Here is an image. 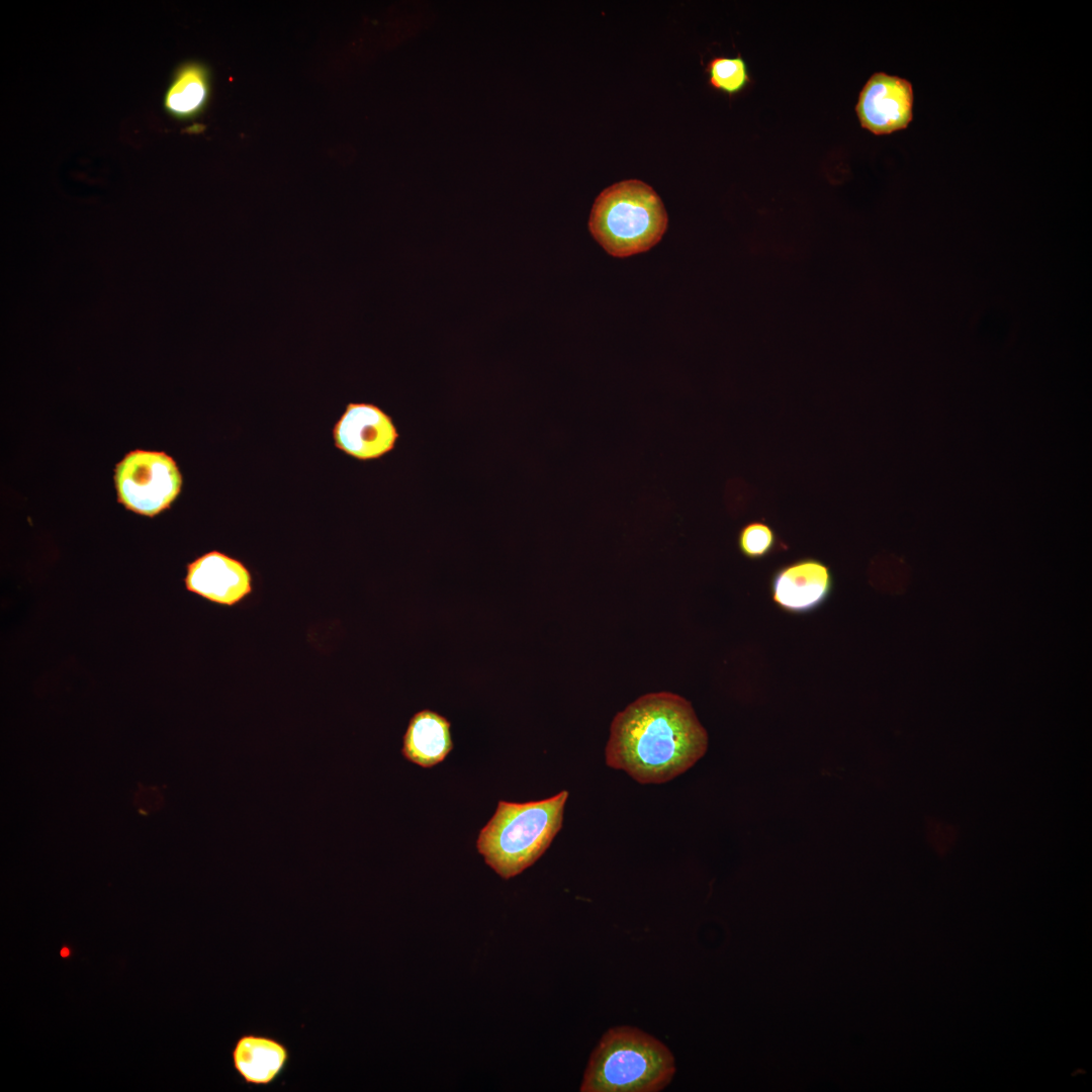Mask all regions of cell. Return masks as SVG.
<instances>
[{"instance_id":"cell-1","label":"cell","mask_w":1092,"mask_h":1092,"mask_svg":"<svg viewBox=\"0 0 1092 1092\" xmlns=\"http://www.w3.org/2000/svg\"><path fill=\"white\" fill-rule=\"evenodd\" d=\"M708 734L691 703L669 693L646 694L613 719L608 766L640 784H662L691 768L707 751Z\"/></svg>"},{"instance_id":"cell-2","label":"cell","mask_w":1092,"mask_h":1092,"mask_svg":"<svg viewBox=\"0 0 1092 1092\" xmlns=\"http://www.w3.org/2000/svg\"><path fill=\"white\" fill-rule=\"evenodd\" d=\"M567 798L564 790L539 801H499L476 840L486 864L511 879L537 861L562 827Z\"/></svg>"},{"instance_id":"cell-3","label":"cell","mask_w":1092,"mask_h":1092,"mask_svg":"<svg viewBox=\"0 0 1092 1092\" xmlns=\"http://www.w3.org/2000/svg\"><path fill=\"white\" fill-rule=\"evenodd\" d=\"M675 1070L672 1053L658 1038L634 1026H614L590 1054L579 1091L658 1092Z\"/></svg>"},{"instance_id":"cell-4","label":"cell","mask_w":1092,"mask_h":1092,"mask_svg":"<svg viewBox=\"0 0 1092 1092\" xmlns=\"http://www.w3.org/2000/svg\"><path fill=\"white\" fill-rule=\"evenodd\" d=\"M668 216L656 191L637 179L612 184L596 198L588 230L611 256L626 258L654 247L667 230Z\"/></svg>"},{"instance_id":"cell-5","label":"cell","mask_w":1092,"mask_h":1092,"mask_svg":"<svg viewBox=\"0 0 1092 1092\" xmlns=\"http://www.w3.org/2000/svg\"><path fill=\"white\" fill-rule=\"evenodd\" d=\"M117 498L127 510L154 517L178 496L182 476L175 460L164 452L134 450L116 465Z\"/></svg>"},{"instance_id":"cell-6","label":"cell","mask_w":1092,"mask_h":1092,"mask_svg":"<svg viewBox=\"0 0 1092 1092\" xmlns=\"http://www.w3.org/2000/svg\"><path fill=\"white\" fill-rule=\"evenodd\" d=\"M335 445L361 460H375L392 451L399 437L392 418L367 402H350L333 431Z\"/></svg>"},{"instance_id":"cell-7","label":"cell","mask_w":1092,"mask_h":1092,"mask_svg":"<svg viewBox=\"0 0 1092 1092\" xmlns=\"http://www.w3.org/2000/svg\"><path fill=\"white\" fill-rule=\"evenodd\" d=\"M913 88L901 77L873 74L858 94L855 112L861 127L874 134L904 129L913 117Z\"/></svg>"},{"instance_id":"cell-8","label":"cell","mask_w":1092,"mask_h":1092,"mask_svg":"<svg viewBox=\"0 0 1092 1092\" xmlns=\"http://www.w3.org/2000/svg\"><path fill=\"white\" fill-rule=\"evenodd\" d=\"M248 567L225 553L213 550L186 565L185 588L211 603L233 607L253 592Z\"/></svg>"},{"instance_id":"cell-9","label":"cell","mask_w":1092,"mask_h":1092,"mask_svg":"<svg viewBox=\"0 0 1092 1092\" xmlns=\"http://www.w3.org/2000/svg\"><path fill=\"white\" fill-rule=\"evenodd\" d=\"M833 576L823 561L805 557L778 568L770 581L771 599L785 612L807 614L830 597Z\"/></svg>"},{"instance_id":"cell-10","label":"cell","mask_w":1092,"mask_h":1092,"mask_svg":"<svg viewBox=\"0 0 1092 1092\" xmlns=\"http://www.w3.org/2000/svg\"><path fill=\"white\" fill-rule=\"evenodd\" d=\"M290 1052L281 1040L259 1033L242 1034L232 1050L233 1067L249 1086L266 1087L285 1071Z\"/></svg>"},{"instance_id":"cell-11","label":"cell","mask_w":1092,"mask_h":1092,"mask_svg":"<svg viewBox=\"0 0 1092 1092\" xmlns=\"http://www.w3.org/2000/svg\"><path fill=\"white\" fill-rule=\"evenodd\" d=\"M450 728L449 720L435 711L417 712L410 719L402 738L403 757L423 767L440 763L453 749Z\"/></svg>"},{"instance_id":"cell-12","label":"cell","mask_w":1092,"mask_h":1092,"mask_svg":"<svg viewBox=\"0 0 1092 1092\" xmlns=\"http://www.w3.org/2000/svg\"><path fill=\"white\" fill-rule=\"evenodd\" d=\"M209 96L207 69L198 63H187L175 74L165 95V108L178 118H190L205 106Z\"/></svg>"},{"instance_id":"cell-13","label":"cell","mask_w":1092,"mask_h":1092,"mask_svg":"<svg viewBox=\"0 0 1092 1092\" xmlns=\"http://www.w3.org/2000/svg\"><path fill=\"white\" fill-rule=\"evenodd\" d=\"M711 87L729 97L741 93L751 82L746 61L736 57H715L706 66Z\"/></svg>"},{"instance_id":"cell-14","label":"cell","mask_w":1092,"mask_h":1092,"mask_svg":"<svg viewBox=\"0 0 1092 1092\" xmlns=\"http://www.w3.org/2000/svg\"><path fill=\"white\" fill-rule=\"evenodd\" d=\"M737 545L744 557L759 560L778 550L780 541L772 527L762 521H752L740 529Z\"/></svg>"}]
</instances>
